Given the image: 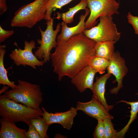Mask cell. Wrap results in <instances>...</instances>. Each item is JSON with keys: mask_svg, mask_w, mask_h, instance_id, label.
<instances>
[{"mask_svg": "<svg viewBox=\"0 0 138 138\" xmlns=\"http://www.w3.org/2000/svg\"><path fill=\"white\" fill-rule=\"evenodd\" d=\"M65 137L59 133L56 134L54 137V138H65Z\"/></svg>", "mask_w": 138, "mask_h": 138, "instance_id": "cell-29", "label": "cell"}, {"mask_svg": "<svg viewBox=\"0 0 138 138\" xmlns=\"http://www.w3.org/2000/svg\"><path fill=\"white\" fill-rule=\"evenodd\" d=\"M138 95V92L136 94ZM123 102L131 106L130 118L129 121L126 125L120 131L118 132V138H123L125 134L128 131L129 126L131 123L137 118L138 112V100L136 101L130 102L124 100H121L118 102Z\"/></svg>", "mask_w": 138, "mask_h": 138, "instance_id": "cell-18", "label": "cell"}, {"mask_svg": "<svg viewBox=\"0 0 138 138\" xmlns=\"http://www.w3.org/2000/svg\"><path fill=\"white\" fill-rule=\"evenodd\" d=\"M24 44V49L18 47V49L12 50L9 54V57L14 63L18 66L21 65L25 67L28 66L34 69H37V66H43L45 63L44 61L38 60L33 53V49L36 47L35 41L26 40Z\"/></svg>", "mask_w": 138, "mask_h": 138, "instance_id": "cell-8", "label": "cell"}, {"mask_svg": "<svg viewBox=\"0 0 138 138\" xmlns=\"http://www.w3.org/2000/svg\"><path fill=\"white\" fill-rule=\"evenodd\" d=\"M53 18L47 20V28L44 31H43L40 26L38 27L40 32L41 39L37 40L38 44L40 45L38 49L35 52L34 54L39 60H43L45 63L50 60L51 51L56 44V38L59 32L60 31L61 24H57L56 29H53Z\"/></svg>", "mask_w": 138, "mask_h": 138, "instance_id": "cell-6", "label": "cell"}, {"mask_svg": "<svg viewBox=\"0 0 138 138\" xmlns=\"http://www.w3.org/2000/svg\"><path fill=\"white\" fill-rule=\"evenodd\" d=\"M99 20V22L97 26L89 29H85L83 33L96 42L118 41L120 37L121 33L118 31L112 16H101Z\"/></svg>", "mask_w": 138, "mask_h": 138, "instance_id": "cell-5", "label": "cell"}, {"mask_svg": "<svg viewBox=\"0 0 138 138\" xmlns=\"http://www.w3.org/2000/svg\"><path fill=\"white\" fill-rule=\"evenodd\" d=\"M1 128L0 138H26L25 133L27 131L17 127L12 123L2 118L0 119Z\"/></svg>", "mask_w": 138, "mask_h": 138, "instance_id": "cell-15", "label": "cell"}, {"mask_svg": "<svg viewBox=\"0 0 138 138\" xmlns=\"http://www.w3.org/2000/svg\"><path fill=\"white\" fill-rule=\"evenodd\" d=\"M86 0L90 14L85 22V29L94 26L97 22L96 20L101 16L119 14V4L116 0Z\"/></svg>", "mask_w": 138, "mask_h": 138, "instance_id": "cell-7", "label": "cell"}, {"mask_svg": "<svg viewBox=\"0 0 138 138\" xmlns=\"http://www.w3.org/2000/svg\"><path fill=\"white\" fill-rule=\"evenodd\" d=\"M96 42L83 33L73 36L67 40L57 42L50 58L53 71L60 81L64 76L71 78L95 55Z\"/></svg>", "mask_w": 138, "mask_h": 138, "instance_id": "cell-1", "label": "cell"}, {"mask_svg": "<svg viewBox=\"0 0 138 138\" xmlns=\"http://www.w3.org/2000/svg\"><path fill=\"white\" fill-rule=\"evenodd\" d=\"M109 64V60L95 55L90 59L88 65L101 74L105 73Z\"/></svg>", "mask_w": 138, "mask_h": 138, "instance_id": "cell-20", "label": "cell"}, {"mask_svg": "<svg viewBox=\"0 0 138 138\" xmlns=\"http://www.w3.org/2000/svg\"><path fill=\"white\" fill-rule=\"evenodd\" d=\"M7 9L6 0H0V15L4 14Z\"/></svg>", "mask_w": 138, "mask_h": 138, "instance_id": "cell-28", "label": "cell"}, {"mask_svg": "<svg viewBox=\"0 0 138 138\" xmlns=\"http://www.w3.org/2000/svg\"><path fill=\"white\" fill-rule=\"evenodd\" d=\"M14 89L5 92L3 95L16 102L36 109H40L43 94L40 85L18 79Z\"/></svg>", "mask_w": 138, "mask_h": 138, "instance_id": "cell-3", "label": "cell"}, {"mask_svg": "<svg viewBox=\"0 0 138 138\" xmlns=\"http://www.w3.org/2000/svg\"><path fill=\"white\" fill-rule=\"evenodd\" d=\"M87 6L86 0H80L78 4L69 8L68 11L61 14V17L63 21L67 24L72 23L74 20V17L75 14L80 10H85Z\"/></svg>", "mask_w": 138, "mask_h": 138, "instance_id": "cell-19", "label": "cell"}, {"mask_svg": "<svg viewBox=\"0 0 138 138\" xmlns=\"http://www.w3.org/2000/svg\"><path fill=\"white\" fill-rule=\"evenodd\" d=\"M74 0H48L46 6V12L44 19L50 20L53 12L57 9H61L64 6Z\"/></svg>", "mask_w": 138, "mask_h": 138, "instance_id": "cell-21", "label": "cell"}, {"mask_svg": "<svg viewBox=\"0 0 138 138\" xmlns=\"http://www.w3.org/2000/svg\"><path fill=\"white\" fill-rule=\"evenodd\" d=\"M127 17L128 22L132 26L135 34L138 35V16L132 15L128 12Z\"/></svg>", "mask_w": 138, "mask_h": 138, "instance_id": "cell-26", "label": "cell"}, {"mask_svg": "<svg viewBox=\"0 0 138 138\" xmlns=\"http://www.w3.org/2000/svg\"><path fill=\"white\" fill-rule=\"evenodd\" d=\"M4 87H4V86L3 88L1 90L0 94L2 93L4 91H5L6 90H7V89H8V87L9 86H8L7 87L6 86H4Z\"/></svg>", "mask_w": 138, "mask_h": 138, "instance_id": "cell-30", "label": "cell"}, {"mask_svg": "<svg viewBox=\"0 0 138 138\" xmlns=\"http://www.w3.org/2000/svg\"><path fill=\"white\" fill-rule=\"evenodd\" d=\"M85 10V14L80 15L79 21L78 24L75 26L68 27L67 26V24L63 21L61 23V33L57 36V42L65 41L73 36L83 33L85 29V18L90 13L88 8H87Z\"/></svg>", "mask_w": 138, "mask_h": 138, "instance_id": "cell-13", "label": "cell"}, {"mask_svg": "<svg viewBox=\"0 0 138 138\" xmlns=\"http://www.w3.org/2000/svg\"><path fill=\"white\" fill-rule=\"evenodd\" d=\"M48 0H35L23 5L15 12L10 24L12 27L31 28L44 19Z\"/></svg>", "mask_w": 138, "mask_h": 138, "instance_id": "cell-4", "label": "cell"}, {"mask_svg": "<svg viewBox=\"0 0 138 138\" xmlns=\"http://www.w3.org/2000/svg\"><path fill=\"white\" fill-rule=\"evenodd\" d=\"M108 72L112 74L116 79L113 83L117 82V86L109 90L112 94H117L120 90L123 87V79L126 75L128 69L125 65V61L120 55L119 51L114 52L107 68Z\"/></svg>", "mask_w": 138, "mask_h": 138, "instance_id": "cell-9", "label": "cell"}, {"mask_svg": "<svg viewBox=\"0 0 138 138\" xmlns=\"http://www.w3.org/2000/svg\"><path fill=\"white\" fill-rule=\"evenodd\" d=\"M104 125V138H117L118 132L114 130L111 119H106L103 120Z\"/></svg>", "mask_w": 138, "mask_h": 138, "instance_id": "cell-23", "label": "cell"}, {"mask_svg": "<svg viewBox=\"0 0 138 138\" xmlns=\"http://www.w3.org/2000/svg\"><path fill=\"white\" fill-rule=\"evenodd\" d=\"M29 129L25 133L26 138H41L35 127L31 123L28 125Z\"/></svg>", "mask_w": 138, "mask_h": 138, "instance_id": "cell-25", "label": "cell"}, {"mask_svg": "<svg viewBox=\"0 0 138 138\" xmlns=\"http://www.w3.org/2000/svg\"><path fill=\"white\" fill-rule=\"evenodd\" d=\"M31 123L36 128L41 138H49L47 131L50 126L45 124L44 119L41 116L33 118L31 120Z\"/></svg>", "mask_w": 138, "mask_h": 138, "instance_id": "cell-22", "label": "cell"}, {"mask_svg": "<svg viewBox=\"0 0 138 138\" xmlns=\"http://www.w3.org/2000/svg\"><path fill=\"white\" fill-rule=\"evenodd\" d=\"M76 108L83 111L89 116L98 120H103L106 119L111 120L113 117L109 113L102 103L93 95L91 100L86 102L78 101Z\"/></svg>", "mask_w": 138, "mask_h": 138, "instance_id": "cell-10", "label": "cell"}, {"mask_svg": "<svg viewBox=\"0 0 138 138\" xmlns=\"http://www.w3.org/2000/svg\"><path fill=\"white\" fill-rule=\"evenodd\" d=\"M116 42L109 41L96 42L94 47L95 55L109 60L114 52V45Z\"/></svg>", "mask_w": 138, "mask_h": 138, "instance_id": "cell-16", "label": "cell"}, {"mask_svg": "<svg viewBox=\"0 0 138 138\" xmlns=\"http://www.w3.org/2000/svg\"><path fill=\"white\" fill-rule=\"evenodd\" d=\"M96 71L88 65L84 67L71 78V82L82 93L87 89H92Z\"/></svg>", "mask_w": 138, "mask_h": 138, "instance_id": "cell-12", "label": "cell"}, {"mask_svg": "<svg viewBox=\"0 0 138 138\" xmlns=\"http://www.w3.org/2000/svg\"><path fill=\"white\" fill-rule=\"evenodd\" d=\"M5 44L0 45V84L4 86L7 85L12 89L15 88L17 85L14 81H11L9 79L7 76V72L4 66V59L6 52Z\"/></svg>", "mask_w": 138, "mask_h": 138, "instance_id": "cell-17", "label": "cell"}, {"mask_svg": "<svg viewBox=\"0 0 138 138\" xmlns=\"http://www.w3.org/2000/svg\"><path fill=\"white\" fill-rule=\"evenodd\" d=\"M43 112L41 109H34L17 103L3 95L0 96V116L10 122H22L28 125L32 119L42 116Z\"/></svg>", "mask_w": 138, "mask_h": 138, "instance_id": "cell-2", "label": "cell"}, {"mask_svg": "<svg viewBox=\"0 0 138 138\" xmlns=\"http://www.w3.org/2000/svg\"><path fill=\"white\" fill-rule=\"evenodd\" d=\"M41 108L43 111L42 116L46 124L50 125L53 123L59 124L68 130L72 127L78 111L76 108L72 107L67 111L53 113L48 112L44 107Z\"/></svg>", "mask_w": 138, "mask_h": 138, "instance_id": "cell-11", "label": "cell"}, {"mask_svg": "<svg viewBox=\"0 0 138 138\" xmlns=\"http://www.w3.org/2000/svg\"><path fill=\"white\" fill-rule=\"evenodd\" d=\"M14 31L13 30H6L0 26V43L4 42L7 39L13 35Z\"/></svg>", "mask_w": 138, "mask_h": 138, "instance_id": "cell-27", "label": "cell"}, {"mask_svg": "<svg viewBox=\"0 0 138 138\" xmlns=\"http://www.w3.org/2000/svg\"><path fill=\"white\" fill-rule=\"evenodd\" d=\"M111 74L108 72L100 77H96L95 82L94 83L91 90L93 95L108 110H111L113 105H109L107 103L105 97V86L107 80L109 78Z\"/></svg>", "mask_w": 138, "mask_h": 138, "instance_id": "cell-14", "label": "cell"}, {"mask_svg": "<svg viewBox=\"0 0 138 138\" xmlns=\"http://www.w3.org/2000/svg\"><path fill=\"white\" fill-rule=\"evenodd\" d=\"M98 122L93 133L95 138H104L105 128L103 120H98Z\"/></svg>", "mask_w": 138, "mask_h": 138, "instance_id": "cell-24", "label": "cell"}]
</instances>
